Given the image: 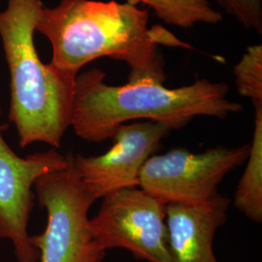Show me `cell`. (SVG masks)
I'll list each match as a JSON object with an SVG mask.
<instances>
[{
    "label": "cell",
    "mask_w": 262,
    "mask_h": 262,
    "mask_svg": "<svg viewBox=\"0 0 262 262\" xmlns=\"http://www.w3.org/2000/svg\"><path fill=\"white\" fill-rule=\"evenodd\" d=\"M67 164V156L55 149L20 158L7 145L0 129V237L12 241L19 262H36L40 256L28 232L35 198L32 187L39 177Z\"/></svg>",
    "instance_id": "7"
},
{
    "label": "cell",
    "mask_w": 262,
    "mask_h": 262,
    "mask_svg": "<svg viewBox=\"0 0 262 262\" xmlns=\"http://www.w3.org/2000/svg\"><path fill=\"white\" fill-rule=\"evenodd\" d=\"M94 68L76 77L71 126L80 138L100 143L113 138L125 122L147 119L171 130L181 129L199 116L225 119L243 106L229 98L225 83L197 79L192 84L168 89L158 83L112 85Z\"/></svg>",
    "instance_id": "2"
},
{
    "label": "cell",
    "mask_w": 262,
    "mask_h": 262,
    "mask_svg": "<svg viewBox=\"0 0 262 262\" xmlns=\"http://www.w3.org/2000/svg\"><path fill=\"white\" fill-rule=\"evenodd\" d=\"M225 12L249 31L262 34V0H215Z\"/></svg>",
    "instance_id": "13"
},
{
    "label": "cell",
    "mask_w": 262,
    "mask_h": 262,
    "mask_svg": "<svg viewBox=\"0 0 262 262\" xmlns=\"http://www.w3.org/2000/svg\"><path fill=\"white\" fill-rule=\"evenodd\" d=\"M235 83L241 96L253 104L262 103V45L247 48L239 62L234 66Z\"/></svg>",
    "instance_id": "12"
},
{
    "label": "cell",
    "mask_w": 262,
    "mask_h": 262,
    "mask_svg": "<svg viewBox=\"0 0 262 262\" xmlns=\"http://www.w3.org/2000/svg\"><path fill=\"white\" fill-rule=\"evenodd\" d=\"M0 114H1V107H0Z\"/></svg>",
    "instance_id": "14"
},
{
    "label": "cell",
    "mask_w": 262,
    "mask_h": 262,
    "mask_svg": "<svg viewBox=\"0 0 262 262\" xmlns=\"http://www.w3.org/2000/svg\"><path fill=\"white\" fill-rule=\"evenodd\" d=\"M43 7L41 0H8L0 12V37L11 76L9 119L19 146L40 142L58 149L71 126L77 75L39 57L34 32Z\"/></svg>",
    "instance_id": "3"
},
{
    "label": "cell",
    "mask_w": 262,
    "mask_h": 262,
    "mask_svg": "<svg viewBox=\"0 0 262 262\" xmlns=\"http://www.w3.org/2000/svg\"><path fill=\"white\" fill-rule=\"evenodd\" d=\"M102 199L91 219L93 235L101 250L121 248L142 260L174 262L165 203L140 187L121 189Z\"/></svg>",
    "instance_id": "5"
},
{
    "label": "cell",
    "mask_w": 262,
    "mask_h": 262,
    "mask_svg": "<svg viewBox=\"0 0 262 262\" xmlns=\"http://www.w3.org/2000/svg\"><path fill=\"white\" fill-rule=\"evenodd\" d=\"M254 106V129L246 168L234 194V206L249 220L262 222V103Z\"/></svg>",
    "instance_id": "10"
},
{
    "label": "cell",
    "mask_w": 262,
    "mask_h": 262,
    "mask_svg": "<svg viewBox=\"0 0 262 262\" xmlns=\"http://www.w3.org/2000/svg\"><path fill=\"white\" fill-rule=\"evenodd\" d=\"M149 13L129 3L61 0L42 8L35 31L49 39L56 68L78 75L83 66L107 56L129 67L128 82L163 84L165 61L159 45L186 46L166 29L149 28Z\"/></svg>",
    "instance_id": "1"
},
{
    "label": "cell",
    "mask_w": 262,
    "mask_h": 262,
    "mask_svg": "<svg viewBox=\"0 0 262 262\" xmlns=\"http://www.w3.org/2000/svg\"><path fill=\"white\" fill-rule=\"evenodd\" d=\"M66 168L45 174L34 184L48 224L41 235L30 236L41 262H102L106 252L94 239L89 211L96 198L76 173L73 154Z\"/></svg>",
    "instance_id": "4"
},
{
    "label": "cell",
    "mask_w": 262,
    "mask_h": 262,
    "mask_svg": "<svg viewBox=\"0 0 262 262\" xmlns=\"http://www.w3.org/2000/svg\"><path fill=\"white\" fill-rule=\"evenodd\" d=\"M170 131L168 126L152 121L122 124L113 136L112 148L103 155H73L76 173L96 200L121 189L138 187L144 164Z\"/></svg>",
    "instance_id": "8"
},
{
    "label": "cell",
    "mask_w": 262,
    "mask_h": 262,
    "mask_svg": "<svg viewBox=\"0 0 262 262\" xmlns=\"http://www.w3.org/2000/svg\"><path fill=\"white\" fill-rule=\"evenodd\" d=\"M137 6L143 3L154 10L156 16L165 24L179 28H191L197 24L217 25L223 14L208 0H127Z\"/></svg>",
    "instance_id": "11"
},
{
    "label": "cell",
    "mask_w": 262,
    "mask_h": 262,
    "mask_svg": "<svg viewBox=\"0 0 262 262\" xmlns=\"http://www.w3.org/2000/svg\"><path fill=\"white\" fill-rule=\"evenodd\" d=\"M230 204V198L220 192L196 203L166 204L169 248L174 262H219L214 238L227 222Z\"/></svg>",
    "instance_id": "9"
},
{
    "label": "cell",
    "mask_w": 262,
    "mask_h": 262,
    "mask_svg": "<svg viewBox=\"0 0 262 262\" xmlns=\"http://www.w3.org/2000/svg\"><path fill=\"white\" fill-rule=\"evenodd\" d=\"M249 154L250 144H246L200 154L180 148L151 156L141 171L139 187L165 204L205 201L219 192L226 175L245 164Z\"/></svg>",
    "instance_id": "6"
}]
</instances>
